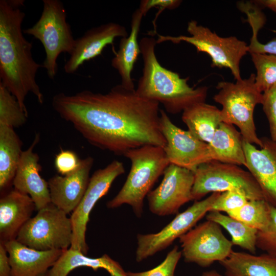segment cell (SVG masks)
<instances>
[{
    "instance_id": "4316f807",
    "label": "cell",
    "mask_w": 276,
    "mask_h": 276,
    "mask_svg": "<svg viewBox=\"0 0 276 276\" xmlns=\"http://www.w3.org/2000/svg\"><path fill=\"white\" fill-rule=\"evenodd\" d=\"M206 219L214 221L226 229L231 236L233 245L255 254L258 230L221 212L210 211Z\"/></svg>"
},
{
    "instance_id": "ba28073f",
    "label": "cell",
    "mask_w": 276,
    "mask_h": 276,
    "mask_svg": "<svg viewBox=\"0 0 276 276\" xmlns=\"http://www.w3.org/2000/svg\"><path fill=\"white\" fill-rule=\"evenodd\" d=\"M194 173L193 200H200L210 193L228 191L240 192L248 200L264 199L252 174L238 165L210 160L199 165Z\"/></svg>"
},
{
    "instance_id": "52a82bcc",
    "label": "cell",
    "mask_w": 276,
    "mask_h": 276,
    "mask_svg": "<svg viewBox=\"0 0 276 276\" xmlns=\"http://www.w3.org/2000/svg\"><path fill=\"white\" fill-rule=\"evenodd\" d=\"M187 31L191 36L158 34L156 43L170 41L173 43L185 41L192 44L198 52L206 53L211 57L212 66L228 68L236 81L242 79L239 64L249 50L245 42L235 36L220 37L208 28L198 25L195 20L188 22Z\"/></svg>"
},
{
    "instance_id": "d6a6232c",
    "label": "cell",
    "mask_w": 276,
    "mask_h": 276,
    "mask_svg": "<svg viewBox=\"0 0 276 276\" xmlns=\"http://www.w3.org/2000/svg\"><path fill=\"white\" fill-rule=\"evenodd\" d=\"M246 197L237 191H228L221 193L212 204L210 211L229 212L238 209L248 201Z\"/></svg>"
},
{
    "instance_id": "d4e9b609",
    "label": "cell",
    "mask_w": 276,
    "mask_h": 276,
    "mask_svg": "<svg viewBox=\"0 0 276 276\" xmlns=\"http://www.w3.org/2000/svg\"><path fill=\"white\" fill-rule=\"evenodd\" d=\"M181 118L194 136L208 144L222 122L221 110L205 102L197 103L186 109Z\"/></svg>"
},
{
    "instance_id": "e0dca14e",
    "label": "cell",
    "mask_w": 276,
    "mask_h": 276,
    "mask_svg": "<svg viewBox=\"0 0 276 276\" xmlns=\"http://www.w3.org/2000/svg\"><path fill=\"white\" fill-rule=\"evenodd\" d=\"M39 139L36 134L30 147L22 151L12 182L14 189L31 197L37 211L51 203L48 182L39 173V157L33 152Z\"/></svg>"
},
{
    "instance_id": "8d00e7d4",
    "label": "cell",
    "mask_w": 276,
    "mask_h": 276,
    "mask_svg": "<svg viewBox=\"0 0 276 276\" xmlns=\"http://www.w3.org/2000/svg\"><path fill=\"white\" fill-rule=\"evenodd\" d=\"M181 3V1L178 0H144L141 2L139 9L144 16L152 8H158L159 11L156 14L157 15L153 22L154 26H155V20L164 10L166 9L170 10L175 9L179 6Z\"/></svg>"
},
{
    "instance_id": "ffe728a7",
    "label": "cell",
    "mask_w": 276,
    "mask_h": 276,
    "mask_svg": "<svg viewBox=\"0 0 276 276\" xmlns=\"http://www.w3.org/2000/svg\"><path fill=\"white\" fill-rule=\"evenodd\" d=\"M36 210L31 197L13 189L0 199L1 242L6 243L16 239L25 224Z\"/></svg>"
},
{
    "instance_id": "3957f363",
    "label": "cell",
    "mask_w": 276,
    "mask_h": 276,
    "mask_svg": "<svg viewBox=\"0 0 276 276\" xmlns=\"http://www.w3.org/2000/svg\"><path fill=\"white\" fill-rule=\"evenodd\" d=\"M139 43L144 62L143 74L135 89L140 96L162 104L172 114L205 102L208 87H191L188 78H181L177 73L160 65L155 53L157 43L154 38L144 37Z\"/></svg>"
},
{
    "instance_id": "ac0fdd59",
    "label": "cell",
    "mask_w": 276,
    "mask_h": 276,
    "mask_svg": "<svg viewBox=\"0 0 276 276\" xmlns=\"http://www.w3.org/2000/svg\"><path fill=\"white\" fill-rule=\"evenodd\" d=\"M93 164L94 158L88 156L82 159L80 167L74 173L50 178L48 182L51 202L67 214L72 213L87 188Z\"/></svg>"
},
{
    "instance_id": "cb8c5ba5",
    "label": "cell",
    "mask_w": 276,
    "mask_h": 276,
    "mask_svg": "<svg viewBox=\"0 0 276 276\" xmlns=\"http://www.w3.org/2000/svg\"><path fill=\"white\" fill-rule=\"evenodd\" d=\"M243 141L233 125L221 122L209 143L212 160L246 166Z\"/></svg>"
},
{
    "instance_id": "83f0119b",
    "label": "cell",
    "mask_w": 276,
    "mask_h": 276,
    "mask_svg": "<svg viewBox=\"0 0 276 276\" xmlns=\"http://www.w3.org/2000/svg\"><path fill=\"white\" fill-rule=\"evenodd\" d=\"M226 214L259 231L268 224L270 205L264 199L248 200L241 208Z\"/></svg>"
},
{
    "instance_id": "4fadbf2b",
    "label": "cell",
    "mask_w": 276,
    "mask_h": 276,
    "mask_svg": "<svg viewBox=\"0 0 276 276\" xmlns=\"http://www.w3.org/2000/svg\"><path fill=\"white\" fill-rule=\"evenodd\" d=\"M159 126L166 142L164 149L170 164L194 172L199 165L212 160L209 144L176 126L162 109Z\"/></svg>"
},
{
    "instance_id": "f546056e",
    "label": "cell",
    "mask_w": 276,
    "mask_h": 276,
    "mask_svg": "<svg viewBox=\"0 0 276 276\" xmlns=\"http://www.w3.org/2000/svg\"><path fill=\"white\" fill-rule=\"evenodd\" d=\"M28 117L15 97L0 83V125L19 127L26 123Z\"/></svg>"
},
{
    "instance_id": "d590c367",
    "label": "cell",
    "mask_w": 276,
    "mask_h": 276,
    "mask_svg": "<svg viewBox=\"0 0 276 276\" xmlns=\"http://www.w3.org/2000/svg\"><path fill=\"white\" fill-rule=\"evenodd\" d=\"M252 29V35L248 45V52L251 53L266 54L276 55V38L266 43L260 42L257 38L259 31L262 26L257 22L250 24Z\"/></svg>"
},
{
    "instance_id": "2e32d148",
    "label": "cell",
    "mask_w": 276,
    "mask_h": 276,
    "mask_svg": "<svg viewBox=\"0 0 276 276\" xmlns=\"http://www.w3.org/2000/svg\"><path fill=\"white\" fill-rule=\"evenodd\" d=\"M127 36L125 27L112 22L87 30L75 40L74 49L64 65V72L69 74L76 73L85 62L101 55L117 37Z\"/></svg>"
},
{
    "instance_id": "836d02e7",
    "label": "cell",
    "mask_w": 276,
    "mask_h": 276,
    "mask_svg": "<svg viewBox=\"0 0 276 276\" xmlns=\"http://www.w3.org/2000/svg\"><path fill=\"white\" fill-rule=\"evenodd\" d=\"M82 159L77 154L69 150H61L56 155L54 160L57 171L62 176L72 174L80 167Z\"/></svg>"
},
{
    "instance_id": "7c38bea8",
    "label": "cell",
    "mask_w": 276,
    "mask_h": 276,
    "mask_svg": "<svg viewBox=\"0 0 276 276\" xmlns=\"http://www.w3.org/2000/svg\"><path fill=\"white\" fill-rule=\"evenodd\" d=\"M124 172L123 164L114 160L93 173L81 201L70 217L73 228L70 248L87 255L88 247L85 233L89 214L97 201L108 193L114 180Z\"/></svg>"
},
{
    "instance_id": "e575fe53",
    "label": "cell",
    "mask_w": 276,
    "mask_h": 276,
    "mask_svg": "<svg viewBox=\"0 0 276 276\" xmlns=\"http://www.w3.org/2000/svg\"><path fill=\"white\" fill-rule=\"evenodd\" d=\"M263 110L267 118L271 140L276 143V88L263 93Z\"/></svg>"
},
{
    "instance_id": "603a6c76",
    "label": "cell",
    "mask_w": 276,
    "mask_h": 276,
    "mask_svg": "<svg viewBox=\"0 0 276 276\" xmlns=\"http://www.w3.org/2000/svg\"><path fill=\"white\" fill-rule=\"evenodd\" d=\"M219 263L225 276H276V256L267 253L255 255L233 250Z\"/></svg>"
},
{
    "instance_id": "6da1fadb",
    "label": "cell",
    "mask_w": 276,
    "mask_h": 276,
    "mask_svg": "<svg viewBox=\"0 0 276 276\" xmlns=\"http://www.w3.org/2000/svg\"><path fill=\"white\" fill-rule=\"evenodd\" d=\"M53 109L91 145L117 155L146 145L164 148L160 129L159 103L140 96L121 84L106 94L85 90L60 93Z\"/></svg>"
},
{
    "instance_id": "5b68a950",
    "label": "cell",
    "mask_w": 276,
    "mask_h": 276,
    "mask_svg": "<svg viewBox=\"0 0 276 276\" xmlns=\"http://www.w3.org/2000/svg\"><path fill=\"white\" fill-rule=\"evenodd\" d=\"M255 77L256 75L251 74L248 78L236 83H218L216 88L219 92L214 100L222 106V122L236 125L244 141L261 148L263 144L256 133L254 112L257 104H262L263 95L255 85Z\"/></svg>"
},
{
    "instance_id": "4dcf8cb0",
    "label": "cell",
    "mask_w": 276,
    "mask_h": 276,
    "mask_svg": "<svg viewBox=\"0 0 276 276\" xmlns=\"http://www.w3.org/2000/svg\"><path fill=\"white\" fill-rule=\"evenodd\" d=\"M182 256L181 250L175 245L168 253L164 260L154 268L142 272H126L127 276H176L177 264Z\"/></svg>"
},
{
    "instance_id": "60d3db41",
    "label": "cell",
    "mask_w": 276,
    "mask_h": 276,
    "mask_svg": "<svg viewBox=\"0 0 276 276\" xmlns=\"http://www.w3.org/2000/svg\"><path fill=\"white\" fill-rule=\"evenodd\" d=\"M41 276H48V272H47L46 273H45V274L42 275Z\"/></svg>"
},
{
    "instance_id": "277c9868",
    "label": "cell",
    "mask_w": 276,
    "mask_h": 276,
    "mask_svg": "<svg viewBox=\"0 0 276 276\" xmlns=\"http://www.w3.org/2000/svg\"><path fill=\"white\" fill-rule=\"evenodd\" d=\"M124 156L131 162L130 172L121 189L106 205L109 209H115L128 204L135 215L140 217L145 197L170 163L164 148L154 145L129 150Z\"/></svg>"
},
{
    "instance_id": "484cf974",
    "label": "cell",
    "mask_w": 276,
    "mask_h": 276,
    "mask_svg": "<svg viewBox=\"0 0 276 276\" xmlns=\"http://www.w3.org/2000/svg\"><path fill=\"white\" fill-rule=\"evenodd\" d=\"M22 142L14 128L0 125V190L12 183L20 159Z\"/></svg>"
},
{
    "instance_id": "44dd1931",
    "label": "cell",
    "mask_w": 276,
    "mask_h": 276,
    "mask_svg": "<svg viewBox=\"0 0 276 276\" xmlns=\"http://www.w3.org/2000/svg\"><path fill=\"white\" fill-rule=\"evenodd\" d=\"M143 16L139 8L134 11L132 15L130 34L121 38L119 50L111 60V66L121 77V84L130 89H135L131 73L141 53L137 37Z\"/></svg>"
},
{
    "instance_id": "ab89813d",
    "label": "cell",
    "mask_w": 276,
    "mask_h": 276,
    "mask_svg": "<svg viewBox=\"0 0 276 276\" xmlns=\"http://www.w3.org/2000/svg\"><path fill=\"white\" fill-rule=\"evenodd\" d=\"M200 276H223L216 270H211L203 272Z\"/></svg>"
},
{
    "instance_id": "8fae6325",
    "label": "cell",
    "mask_w": 276,
    "mask_h": 276,
    "mask_svg": "<svg viewBox=\"0 0 276 276\" xmlns=\"http://www.w3.org/2000/svg\"><path fill=\"white\" fill-rule=\"evenodd\" d=\"M220 193H213L203 200L195 201L192 205L178 214L157 233L137 234L136 261L140 262L165 249L176 239L195 227L197 223L210 212L212 204Z\"/></svg>"
},
{
    "instance_id": "5bb4252c",
    "label": "cell",
    "mask_w": 276,
    "mask_h": 276,
    "mask_svg": "<svg viewBox=\"0 0 276 276\" xmlns=\"http://www.w3.org/2000/svg\"><path fill=\"white\" fill-rule=\"evenodd\" d=\"M160 185L147 195L149 210L159 216L178 213L181 206L193 200V171L170 164Z\"/></svg>"
},
{
    "instance_id": "9a60e30c",
    "label": "cell",
    "mask_w": 276,
    "mask_h": 276,
    "mask_svg": "<svg viewBox=\"0 0 276 276\" xmlns=\"http://www.w3.org/2000/svg\"><path fill=\"white\" fill-rule=\"evenodd\" d=\"M261 139L260 149L243 141L245 167L257 181L264 199L276 208V143L267 137Z\"/></svg>"
},
{
    "instance_id": "8992f818",
    "label": "cell",
    "mask_w": 276,
    "mask_h": 276,
    "mask_svg": "<svg viewBox=\"0 0 276 276\" xmlns=\"http://www.w3.org/2000/svg\"><path fill=\"white\" fill-rule=\"evenodd\" d=\"M42 43L45 53L42 67L48 77L54 79L58 71L57 60L62 53L70 54L75 43L71 27L66 21V13L59 0H43V9L37 21L23 30Z\"/></svg>"
},
{
    "instance_id": "f35d334b",
    "label": "cell",
    "mask_w": 276,
    "mask_h": 276,
    "mask_svg": "<svg viewBox=\"0 0 276 276\" xmlns=\"http://www.w3.org/2000/svg\"><path fill=\"white\" fill-rule=\"evenodd\" d=\"M253 3L260 8H267L276 13V0L255 1Z\"/></svg>"
},
{
    "instance_id": "7a4b0ae2",
    "label": "cell",
    "mask_w": 276,
    "mask_h": 276,
    "mask_svg": "<svg viewBox=\"0 0 276 276\" xmlns=\"http://www.w3.org/2000/svg\"><path fill=\"white\" fill-rule=\"evenodd\" d=\"M24 0L0 1V83L15 97L28 115L25 101L29 93L42 104L44 97L36 82L42 65L32 54V43L24 37L21 26L26 16Z\"/></svg>"
},
{
    "instance_id": "30bf717a",
    "label": "cell",
    "mask_w": 276,
    "mask_h": 276,
    "mask_svg": "<svg viewBox=\"0 0 276 276\" xmlns=\"http://www.w3.org/2000/svg\"><path fill=\"white\" fill-rule=\"evenodd\" d=\"M179 239L185 261L202 267L225 260L233 250L234 245L224 236L220 226L209 220L195 226Z\"/></svg>"
},
{
    "instance_id": "7402d4cb",
    "label": "cell",
    "mask_w": 276,
    "mask_h": 276,
    "mask_svg": "<svg viewBox=\"0 0 276 276\" xmlns=\"http://www.w3.org/2000/svg\"><path fill=\"white\" fill-rule=\"evenodd\" d=\"M87 267L94 271L106 270L110 276H127L122 266L107 254L99 258H90L81 251L68 248L62 254L48 271V276H67L76 268Z\"/></svg>"
},
{
    "instance_id": "d6986e66",
    "label": "cell",
    "mask_w": 276,
    "mask_h": 276,
    "mask_svg": "<svg viewBox=\"0 0 276 276\" xmlns=\"http://www.w3.org/2000/svg\"><path fill=\"white\" fill-rule=\"evenodd\" d=\"M4 244L9 256L11 276H41L54 265L64 251L38 250L16 239Z\"/></svg>"
},
{
    "instance_id": "f1b7e54d",
    "label": "cell",
    "mask_w": 276,
    "mask_h": 276,
    "mask_svg": "<svg viewBox=\"0 0 276 276\" xmlns=\"http://www.w3.org/2000/svg\"><path fill=\"white\" fill-rule=\"evenodd\" d=\"M250 54L257 71L255 85L258 90L263 94L276 88V55Z\"/></svg>"
},
{
    "instance_id": "9c48e42d",
    "label": "cell",
    "mask_w": 276,
    "mask_h": 276,
    "mask_svg": "<svg viewBox=\"0 0 276 276\" xmlns=\"http://www.w3.org/2000/svg\"><path fill=\"white\" fill-rule=\"evenodd\" d=\"M67 215L51 203L25 224L16 240L38 250H66L73 237L71 220Z\"/></svg>"
},
{
    "instance_id": "74e56055",
    "label": "cell",
    "mask_w": 276,
    "mask_h": 276,
    "mask_svg": "<svg viewBox=\"0 0 276 276\" xmlns=\"http://www.w3.org/2000/svg\"><path fill=\"white\" fill-rule=\"evenodd\" d=\"M0 276H11V268L4 243H0Z\"/></svg>"
},
{
    "instance_id": "1f68e13d",
    "label": "cell",
    "mask_w": 276,
    "mask_h": 276,
    "mask_svg": "<svg viewBox=\"0 0 276 276\" xmlns=\"http://www.w3.org/2000/svg\"><path fill=\"white\" fill-rule=\"evenodd\" d=\"M256 246L266 253L276 256V208L271 205L268 224L258 231Z\"/></svg>"
}]
</instances>
